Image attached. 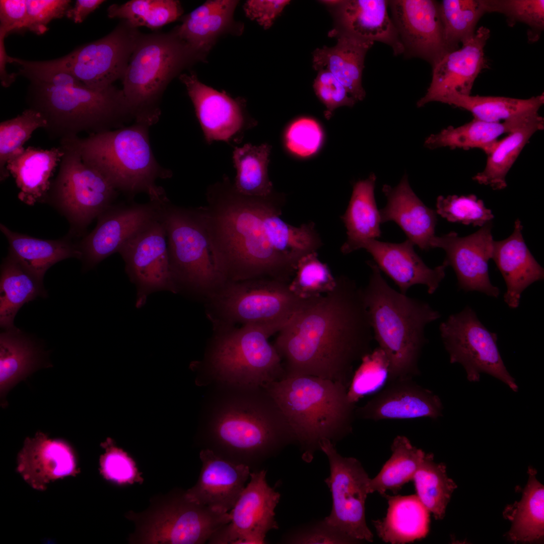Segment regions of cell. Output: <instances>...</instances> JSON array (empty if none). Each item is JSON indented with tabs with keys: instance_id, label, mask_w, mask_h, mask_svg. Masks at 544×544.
<instances>
[{
	"instance_id": "obj_47",
	"label": "cell",
	"mask_w": 544,
	"mask_h": 544,
	"mask_svg": "<svg viewBox=\"0 0 544 544\" xmlns=\"http://www.w3.org/2000/svg\"><path fill=\"white\" fill-rule=\"evenodd\" d=\"M176 0H131L122 4H112L107 9L110 18H119L138 28H161L175 21L182 14Z\"/></svg>"
},
{
	"instance_id": "obj_35",
	"label": "cell",
	"mask_w": 544,
	"mask_h": 544,
	"mask_svg": "<svg viewBox=\"0 0 544 544\" xmlns=\"http://www.w3.org/2000/svg\"><path fill=\"white\" fill-rule=\"evenodd\" d=\"M0 229L9 244V255L41 280L56 263L67 258H82L79 247L66 240L38 239L13 232L2 224Z\"/></svg>"
},
{
	"instance_id": "obj_52",
	"label": "cell",
	"mask_w": 544,
	"mask_h": 544,
	"mask_svg": "<svg viewBox=\"0 0 544 544\" xmlns=\"http://www.w3.org/2000/svg\"><path fill=\"white\" fill-rule=\"evenodd\" d=\"M436 212L451 223L482 227L494 217L491 210L474 194L440 195L437 198Z\"/></svg>"
},
{
	"instance_id": "obj_41",
	"label": "cell",
	"mask_w": 544,
	"mask_h": 544,
	"mask_svg": "<svg viewBox=\"0 0 544 544\" xmlns=\"http://www.w3.org/2000/svg\"><path fill=\"white\" fill-rule=\"evenodd\" d=\"M237 2H206L183 18L182 24L175 28L177 35L199 53L207 50L228 25Z\"/></svg>"
},
{
	"instance_id": "obj_20",
	"label": "cell",
	"mask_w": 544,
	"mask_h": 544,
	"mask_svg": "<svg viewBox=\"0 0 544 544\" xmlns=\"http://www.w3.org/2000/svg\"><path fill=\"white\" fill-rule=\"evenodd\" d=\"M492 224L489 222L478 231L465 237L451 231L441 236H435L432 248H441L446 253L443 261L454 270L459 289L478 291L497 298L499 289L491 283L488 262L492 258L494 240Z\"/></svg>"
},
{
	"instance_id": "obj_26",
	"label": "cell",
	"mask_w": 544,
	"mask_h": 544,
	"mask_svg": "<svg viewBox=\"0 0 544 544\" xmlns=\"http://www.w3.org/2000/svg\"><path fill=\"white\" fill-rule=\"evenodd\" d=\"M414 246L407 239L399 243L371 239L364 242L361 248L371 255L381 271L394 282L400 293L406 294L412 286L423 285L428 293L433 294L444 279L447 266L443 262L434 268L428 267L415 251Z\"/></svg>"
},
{
	"instance_id": "obj_48",
	"label": "cell",
	"mask_w": 544,
	"mask_h": 544,
	"mask_svg": "<svg viewBox=\"0 0 544 544\" xmlns=\"http://www.w3.org/2000/svg\"><path fill=\"white\" fill-rule=\"evenodd\" d=\"M47 122L40 112L29 108L13 118L0 123V180L4 181L10 176L7 169L8 162L24 150L25 143L33 132L45 129Z\"/></svg>"
},
{
	"instance_id": "obj_49",
	"label": "cell",
	"mask_w": 544,
	"mask_h": 544,
	"mask_svg": "<svg viewBox=\"0 0 544 544\" xmlns=\"http://www.w3.org/2000/svg\"><path fill=\"white\" fill-rule=\"evenodd\" d=\"M336 284L328 265L318 258L316 251L298 261L294 277L289 283L291 291L298 297L308 299L331 291Z\"/></svg>"
},
{
	"instance_id": "obj_7",
	"label": "cell",
	"mask_w": 544,
	"mask_h": 544,
	"mask_svg": "<svg viewBox=\"0 0 544 544\" xmlns=\"http://www.w3.org/2000/svg\"><path fill=\"white\" fill-rule=\"evenodd\" d=\"M35 84L30 108L43 116L47 122L44 129L52 139L113 130L133 119L122 89L113 85L99 90Z\"/></svg>"
},
{
	"instance_id": "obj_24",
	"label": "cell",
	"mask_w": 544,
	"mask_h": 544,
	"mask_svg": "<svg viewBox=\"0 0 544 544\" xmlns=\"http://www.w3.org/2000/svg\"><path fill=\"white\" fill-rule=\"evenodd\" d=\"M413 378L397 379L362 406L356 418L375 421L442 416L443 405L438 396L417 384Z\"/></svg>"
},
{
	"instance_id": "obj_1",
	"label": "cell",
	"mask_w": 544,
	"mask_h": 544,
	"mask_svg": "<svg viewBox=\"0 0 544 544\" xmlns=\"http://www.w3.org/2000/svg\"><path fill=\"white\" fill-rule=\"evenodd\" d=\"M373 334L362 288L341 276L279 332L274 346L285 377L312 376L349 388L354 364L372 351Z\"/></svg>"
},
{
	"instance_id": "obj_29",
	"label": "cell",
	"mask_w": 544,
	"mask_h": 544,
	"mask_svg": "<svg viewBox=\"0 0 544 544\" xmlns=\"http://www.w3.org/2000/svg\"><path fill=\"white\" fill-rule=\"evenodd\" d=\"M17 469L31 487L41 490L50 482L78 472L71 447L40 432L26 439L18 454Z\"/></svg>"
},
{
	"instance_id": "obj_53",
	"label": "cell",
	"mask_w": 544,
	"mask_h": 544,
	"mask_svg": "<svg viewBox=\"0 0 544 544\" xmlns=\"http://www.w3.org/2000/svg\"><path fill=\"white\" fill-rule=\"evenodd\" d=\"M324 134L320 124L315 119L303 117L292 122L284 133V143L293 155L307 158L316 154L320 148Z\"/></svg>"
},
{
	"instance_id": "obj_21",
	"label": "cell",
	"mask_w": 544,
	"mask_h": 544,
	"mask_svg": "<svg viewBox=\"0 0 544 544\" xmlns=\"http://www.w3.org/2000/svg\"><path fill=\"white\" fill-rule=\"evenodd\" d=\"M388 6L406 56L423 59L433 67L449 52L438 2L392 0Z\"/></svg>"
},
{
	"instance_id": "obj_31",
	"label": "cell",
	"mask_w": 544,
	"mask_h": 544,
	"mask_svg": "<svg viewBox=\"0 0 544 544\" xmlns=\"http://www.w3.org/2000/svg\"><path fill=\"white\" fill-rule=\"evenodd\" d=\"M329 34L336 37L337 43L333 47L324 46L314 51V68L317 71L327 70L356 101L363 100L366 95L362 85L364 59L374 42L359 39L336 29Z\"/></svg>"
},
{
	"instance_id": "obj_57",
	"label": "cell",
	"mask_w": 544,
	"mask_h": 544,
	"mask_svg": "<svg viewBox=\"0 0 544 544\" xmlns=\"http://www.w3.org/2000/svg\"><path fill=\"white\" fill-rule=\"evenodd\" d=\"M290 2L287 0H250L245 3L244 9L248 18L267 29Z\"/></svg>"
},
{
	"instance_id": "obj_10",
	"label": "cell",
	"mask_w": 544,
	"mask_h": 544,
	"mask_svg": "<svg viewBox=\"0 0 544 544\" xmlns=\"http://www.w3.org/2000/svg\"><path fill=\"white\" fill-rule=\"evenodd\" d=\"M273 327L244 325L214 329L208 362L221 380L252 388L282 379V359L268 338Z\"/></svg>"
},
{
	"instance_id": "obj_43",
	"label": "cell",
	"mask_w": 544,
	"mask_h": 544,
	"mask_svg": "<svg viewBox=\"0 0 544 544\" xmlns=\"http://www.w3.org/2000/svg\"><path fill=\"white\" fill-rule=\"evenodd\" d=\"M391 455L379 473L369 483V493L383 495L387 490L394 493L413 480L426 453L413 446L404 436H397L391 446Z\"/></svg>"
},
{
	"instance_id": "obj_16",
	"label": "cell",
	"mask_w": 544,
	"mask_h": 544,
	"mask_svg": "<svg viewBox=\"0 0 544 544\" xmlns=\"http://www.w3.org/2000/svg\"><path fill=\"white\" fill-rule=\"evenodd\" d=\"M214 432L222 444L246 453L264 452L284 442L295 441L287 421L269 394L255 404L225 409L217 418Z\"/></svg>"
},
{
	"instance_id": "obj_32",
	"label": "cell",
	"mask_w": 544,
	"mask_h": 544,
	"mask_svg": "<svg viewBox=\"0 0 544 544\" xmlns=\"http://www.w3.org/2000/svg\"><path fill=\"white\" fill-rule=\"evenodd\" d=\"M63 154L60 146L49 149L29 146L8 162L7 169L19 189L21 201L33 206L47 197Z\"/></svg>"
},
{
	"instance_id": "obj_56",
	"label": "cell",
	"mask_w": 544,
	"mask_h": 544,
	"mask_svg": "<svg viewBox=\"0 0 544 544\" xmlns=\"http://www.w3.org/2000/svg\"><path fill=\"white\" fill-rule=\"evenodd\" d=\"M70 3L68 0H26L27 17L23 29L43 34L52 20L66 14Z\"/></svg>"
},
{
	"instance_id": "obj_19",
	"label": "cell",
	"mask_w": 544,
	"mask_h": 544,
	"mask_svg": "<svg viewBox=\"0 0 544 544\" xmlns=\"http://www.w3.org/2000/svg\"><path fill=\"white\" fill-rule=\"evenodd\" d=\"M165 195L149 198L144 203L113 204L101 213L95 229L79 247L86 267L91 268L118 252L128 239L158 219Z\"/></svg>"
},
{
	"instance_id": "obj_38",
	"label": "cell",
	"mask_w": 544,
	"mask_h": 544,
	"mask_svg": "<svg viewBox=\"0 0 544 544\" xmlns=\"http://www.w3.org/2000/svg\"><path fill=\"white\" fill-rule=\"evenodd\" d=\"M533 118L498 122L473 118L460 126H448L437 133L431 134L426 139L424 145L431 149L443 147L452 149H480L488 155L501 135L508 134Z\"/></svg>"
},
{
	"instance_id": "obj_50",
	"label": "cell",
	"mask_w": 544,
	"mask_h": 544,
	"mask_svg": "<svg viewBox=\"0 0 544 544\" xmlns=\"http://www.w3.org/2000/svg\"><path fill=\"white\" fill-rule=\"evenodd\" d=\"M389 368L388 358L379 347L365 355L348 388L349 400L356 403L364 396L378 391L388 381Z\"/></svg>"
},
{
	"instance_id": "obj_6",
	"label": "cell",
	"mask_w": 544,
	"mask_h": 544,
	"mask_svg": "<svg viewBox=\"0 0 544 544\" xmlns=\"http://www.w3.org/2000/svg\"><path fill=\"white\" fill-rule=\"evenodd\" d=\"M200 54L168 33L142 34L121 80L135 122L151 126L159 120L162 96L170 81Z\"/></svg>"
},
{
	"instance_id": "obj_45",
	"label": "cell",
	"mask_w": 544,
	"mask_h": 544,
	"mask_svg": "<svg viewBox=\"0 0 544 544\" xmlns=\"http://www.w3.org/2000/svg\"><path fill=\"white\" fill-rule=\"evenodd\" d=\"M413 480L416 495L421 502L435 519H442L451 496L457 487L448 477L445 465L436 463L433 454L426 453Z\"/></svg>"
},
{
	"instance_id": "obj_15",
	"label": "cell",
	"mask_w": 544,
	"mask_h": 544,
	"mask_svg": "<svg viewBox=\"0 0 544 544\" xmlns=\"http://www.w3.org/2000/svg\"><path fill=\"white\" fill-rule=\"evenodd\" d=\"M439 331L450 363L460 364L469 381H479L481 374L485 373L517 391L499 351L497 334L483 324L470 307L449 315L440 324Z\"/></svg>"
},
{
	"instance_id": "obj_18",
	"label": "cell",
	"mask_w": 544,
	"mask_h": 544,
	"mask_svg": "<svg viewBox=\"0 0 544 544\" xmlns=\"http://www.w3.org/2000/svg\"><path fill=\"white\" fill-rule=\"evenodd\" d=\"M280 494L267 483L266 471L250 473L245 486L229 513L230 522L210 540L212 543L261 544L267 532L278 528L275 509Z\"/></svg>"
},
{
	"instance_id": "obj_28",
	"label": "cell",
	"mask_w": 544,
	"mask_h": 544,
	"mask_svg": "<svg viewBox=\"0 0 544 544\" xmlns=\"http://www.w3.org/2000/svg\"><path fill=\"white\" fill-rule=\"evenodd\" d=\"M382 192L387 198L385 206L379 210L381 223L395 222L405 234L407 240L422 251L431 248L437 223L436 211L426 206L410 186L405 174L394 187L384 184Z\"/></svg>"
},
{
	"instance_id": "obj_40",
	"label": "cell",
	"mask_w": 544,
	"mask_h": 544,
	"mask_svg": "<svg viewBox=\"0 0 544 544\" xmlns=\"http://www.w3.org/2000/svg\"><path fill=\"white\" fill-rule=\"evenodd\" d=\"M543 127L544 119L539 115L508 133L498 141L488 155L484 169L474 175L472 179L494 190L505 188L506 177L509 170L533 134Z\"/></svg>"
},
{
	"instance_id": "obj_12",
	"label": "cell",
	"mask_w": 544,
	"mask_h": 544,
	"mask_svg": "<svg viewBox=\"0 0 544 544\" xmlns=\"http://www.w3.org/2000/svg\"><path fill=\"white\" fill-rule=\"evenodd\" d=\"M77 137L59 141L63 154L47 196L51 197L74 226L82 230L113 204L118 191L101 172L83 160Z\"/></svg>"
},
{
	"instance_id": "obj_46",
	"label": "cell",
	"mask_w": 544,
	"mask_h": 544,
	"mask_svg": "<svg viewBox=\"0 0 544 544\" xmlns=\"http://www.w3.org/2000/svg\"><path fill=\"white\" fill-rule=\"evenodd\" d=\"M443 35L449 52L459 48L474 35L486 12L481 0H443L438 2Z\"/></svg>"
},
{
	"instance_id": "obj_55",
	"label": "cell",
	"mask_w": 544,
	"mask_h": 544,
	"mask_svg": "<svg viewBox=\"0 0 544 544\" xmlns=\"http://www.w3.org/2000/svg\"><path fill=\"white\" fill-rule=\"evenodd\" d=\"M313 87L316 95L326 107L324 116L327 119L337 108L344 106L352 107L357 102L345 86L325 69L318 71Z\"/></svg>"
},
{
	"instance_id": "obj_36",
	"label": "cell",
	"mask_w": 544,
	"mask_h": 544,
	"mask_svg": "<svg viewBox=\"0 0 544 544\" xmlns=\"http://www.w3.org/2000/svg\"><path fill=\"white\" fill-rule=\"evenodd\" d=\"M438 102L461 108L470 112L473 118L498 122L518 119H527L538 115L544 103L543 94L528 99L500 96L464 95L449 93Z\"/></svg>"
},
{
	"instance_id": "obj_39",
	"label": "cell",
	"mask_w": 544,
	"mask_h": 544,
	"mask_svg": "<svg viewBox=\"0 0 544 544\" xmlns=\"http://www.w3.org/2000/svg\"><path fill=\"white\" fill-rule=\"evenodd\" d=\"M46 296L43 280L8 255L1 268V327L5 330L15 328L14 320L20 308L38 297Z\"/></svg>"
},
{
	"instance_id": "obj_58",
	"label": "cell",
	"mask_w": 544,
	"mask_h": 544,
	"mask_svg": "<svg viewBox=\"0 0 544 544\" xmlns=\"http://www.w3.org/2000/svg\"><path fill=\"white\" fill-rule=\"evenodd\" d=\"M26 0L0 1V28L7 34L23 30L27 17Z\"/></svg>"
},
{
	"instance_id": "obj_61",
	"label": "cell",
	"mask_w": 544,
	"mask_h": 544,
	"mask_svg": "<svg viewBox=\"0 0 544 544\" xmlns=\"http://www.w3.org/2000/svg\"><path fill=\"white\" fill-rule=\"evenodd\" d=\"M104 2L102 0H77L74 7L67 11L66 15L75 23H81Z\"/></svg>"
},
{
	"instance_id": "obj_27",
	"label": "cell",
	"mask_w": 544,
	"mask_h": 544,
	"mask_svg": "<svg viewBox=\"0 0 544 544\" xmlns=\"http://www.w3.org/2000/svg\"><path fill=\"white\" fill-rule=\"evenodd\" d=\"M335 7L337 30L359 39L378 41L390 46L393 54H403L404 48L395 25L389 17L386 0L322 1Z\"/></svg>"
},
{
	"instance_id": "obj_44",
	"label": "cell",
	"mask_w": 544,
	"mask_h": 544,
	"mask_svg": "<svg viewBox=\"0 0 544 544\" xmlns=\"http://www.w3.org/2000/svg\"><path fill=\"white\" fill-rule=\"evenodd\" d=\"M529 478L521 500L514 506L510 515L512 526L510 538L531 542L541 538L544 533V489L536 479L533 469H528Z\"/></svg>"
},
{
	"instance_id": "obj_51",
	"label": "cell",
	"mask_w": 544,
	"mask_h": 544,
	"mask_svg": "<svg viewBox=\"0 0 544 544\" xmlns=\"http://www.w3.org/2000/svg\"><path fill=\"white\" fill-rule=\"evenodd\" d=\"M486 13L505 15L510 26L516 22L527 25L529 41L538 39L544 28L543 0H481Z\"/></svg>"
},
{
	"instance_id": "obj_5",
	"label": "cell",
	"mask_w": 544,
	"mask_h": 544,
	"mask_svg": "<svg viewBox=\"0 0 544 544\" xmlns=\"http://www.w3.org/2000/svg\"><path fill=\"white\" fill-rule=\"evenodd\" d=\"M150 126L134 122L128 126L77 138L83 160L101 172L118 191L130 196L145 192L151 196L162 187L158 179L171 171L156 160L150 142Z\"/></svg>"
},
{
	"instance_id": "obj_37",
	"label": "cell",
	"mask_w": 544,
	"mask_h": 544,
	"mask_svg": "<svg viewBox=\"0 0 544 544\" xmlns=\"http://www.w3.org/2000/svg\"><path fill=\"white\" fill-rule=\"evenodd\" d=\"M43 366L42 355L34 343L18 328L5 330L0 335V393L1 404L20 381Z\"/></svg>"
},
{
	"instance_id": "obj_60",
	"label": "cell",
	"mask_w": 544,
	"mask_h": 544,
	"mask_svg": "<svg viewBox=\"0 0 544 544\" xmlns=\"http://www.w3.org/2000/svg\"><path fill=\"white\" fill-rule=\"evenodd\" d=\"M33 82L35 84H45L56 88H70L85 86L72 75L64 72H59L43 76Z\"/></svg>"
},
{
	"instance_id": "obj_11",
	"label": "cell",
	"mask_w": 544,
	"mask_h": 544,
	"mask_svg": "<svg viewBox=\"0 0 544 544\" xmlns=\"http://www.w3.org/2000/svg\"><path fill=\"white\" fill-rule=\"evenodd\" d=\"M142 34L138 28L121 20L107 35L62 58L45 61L20 60V72L33 81L64 72L89 88L104 89L122 79Z\"/></svg>"
},
{
	"instance_id": "obj_4",
	"label": "cell",
	"mask_w": 544,
	"mask_h": 544,
	"mask_svg": "<svg viewBox=\"0 0 544 544\" xmlns=\"http://www.w3.org/2000/svg\"><path fill=\"white\" fill-rule=\"evenodd\" d=\"M263 388L284 415L305 457L319 449L321 439L333 443L352 431L357 406L348 398V388L339 382L300 376L284 377Z\"/></svg>"
},
{
	"instance_id": "obj_22",
	"label": "cell",
	"mask_w": 544,
	"mask_h": 544,
	"mask_svg": "<svg viewBox=\"0 0 544 544\" xmlns=\"http://www.w3.org/2000/svg\"><path fill=\"white\" fill-rule=\"evenodd\" d=\"M179 79L186 87L208 143L237 141L256 124L247 118L237 100L202 84L195 74H182Z\"/></svg>"
},
{
	"instance_id": "obj_17",
	"label": "cell",
	"mask_w": 544,
	"mask_h": 544,
	"mask_svg": "<svg viewBox=\"0 0 544 544\" xmlns=\"http://www.w3.org/2000/svg\"><path fill=\"white\" fill-rule=\"evenodd\" d=\"M125 271L137 290L135 306L143 307L152 294L177 293L170 269L166 230L161 217L128 239L119 249Z\"/></svg>"
},
{
	"instance_id": "obj_62",
	"label": "cell",
	"mask_w": 544,
	"mask_h": 544,
	"mask_svg": "<svg viewBox=\"0 0 544 544\" xmlns=\"http://www.w3.org/2000/svg\"><path fill=\"white\" fill-rule=\"evenodd\" d=\"M7 34L4 30L0 28V76L2 85L4 87L10 86L16 76L15 74H9L6 70L8 63H13V57L7 54L5 47L4 39Z\"/></svg>"
},
{
	"instance_id": "obj_30",
	"label": "cell",
	"mask_w": 544,
	"mask_h": 544,
	"mask_svg": "<svg viewBox=\"0 0 544 544\" xmlns=\"http://www.w3.org/2000/svg\"><path fill=\"white\" fill-rule=\"evenodd\" d=\"M523 226L517 219L507 238L494 241L492 258L505 282L504 300L511 308L518 307L522 292L532 283L543 279V268L527 248L522 236Z\"/></svg>"
},
{
	"instance_id": "obj_13",
	"label": "cell",
	"mask_w": 544,
	"mask_h": 544,
	"mask_svg": "<svg viewBox=\"0 0 544 544\" xmlns=\"http://www.w3.org/2000/svg\"><path fill=\"white\" fill-rule=\"evenodd\" d=\"M128 517L137 523L131 541L140 543H203L231 520L229 512L190 502L183 494L143 514L128 513Z\"/></svg>"
},
{
	"instance_id": "obj_9",
	"label": "cell",
	"mask_w": 544,
	"mask_h": 544,
	"mask_svg": "<svg viewBox=\"0 0 544 544\" xmlns=\"http://www.w3.org/2000/svg\"><path fill=\"white\" fill-rule=\"evenodd\" d=\"M170 269L177 293L206 301L223 284L214 264L210 242L199 207L161 201Z\"/></svg>"
},
{
	"instance_id": "obj_14",
	"label": "cell",
	"mask_w": 544,
	"mask_h": 544,
	"mask_svg": "<svg viewBox=\"0 0 544 544\" xmlns=\"http://www.w3.org/2000/svg\"><path fill=\"white\" fill-rule=\"evenodd\" d=\"M319 446L329 460L330 474L325 482L332 497V510L324 519L325 526L349 542H372L373 535L365 514L370 479L357 459L342 456L329 439H321Z\"/></svg>"
},
{
	"instance_id": "obj_59",
	"label": "cell",
	"mask_w": 544,
	"mask_h": 544,
	"mask_svg": "<svg viewBox=\"0 0 544 544\" xmlns=\"http://www.w3.org/2000/svg\"><path fill=\"white\" fill-rule=\"evenodd\" d=\"M326 529H316L301 534L293 540L298 543H345L350 542L344 536L326 527Z\"/></svg>"
},
{
	"instance_id": "obj_23",
	"label": "cell",
	"mask_w": 544,
	"mask_h": 544,
	"mask_svg": "<svg viewBox=\"0 0 544 544\" xmlns=\"http://www.w3.org/2000/svg\"><path fill=\"white\" fill-rule=\"evenodd\" d=\"M490 36L488 28L479 27L460 48L449 52L433 66L430 86L425 95L417 102V106L438 102L450 92L470 95L475 79L486 67L484 48Z\"/></svg>"
},
{
	"instance_id": "obj_8",
	"label": "cell",
	"mask_w": 544,
	"mask_h": 544,
	"mask_svg": "<svg viewBox=\"0 0 544 544\" xmlns=\"http://www.w3.org/2000/svg\"><path fill=\"white\" fill-rule=\"evenodd\" d=\"M289 283L271 278L223 283L205 302L214 329L255 325L279 332L313 299L296 296Z\"/></svg>"
},
{
	"instance_id": "obj_25",
	"label": "cell",
	"mask_w": 544,
	"mask_h": 544,
	"mask_svg": "<svg viewBox=\"0 0 544 544\" xmlns=\"http://www.w3.org/2000/svg\"><path fill=\"white\" fill-rule=\"evenodd\" d=\"M202 467L196 484L183 495L189 501L220 513L231 511L250 478L249 466L225 459L210 449L200 453Z\"/></svg>"
},
{
	"instance_id": "obj_54",
	"label": "cell",
	"mask_w": 544,
	"mask_h": 544,
	"mask_svg": "<svg viewBox=\"0 0 544 544\" xmlns=\"http://www.w3.org/2000/svg\"><path fill=\"white\" fill-rule=\"evenodd\" d=\"M105 452L100 458L103 477L118 484L139 482L140 477L133 460L122 449L107 440L103 443Z\"/></svg>"
},
{
	"instance_id": "obj_3",
	"label": "cell",
	"mask_w": 544,
	"mask_h": 544,
	"mask_svg": "<svg viewBox=\"0 0 544 544\" xmlns=\"http://www.w3.org/2000/svg\"><path fill=\"white\" fill-rule=\"evenodd\" d=\"M367 263L371 274L363 297L373 338L389 361L387 382L413 378L420 374L419 361L427 342L425 328L441 314L428 303L391 287L373 260Z\"/></svg>"
},
{
	"instance_id": "obj_33",
	"label": "cell",
	"mask_w": 544,
	"mask_h": 544,
	"mask_svg": "<svg viewBox=\"0 0 544 544\" xmlns=\"http://www.w3.org/2000/svg\"><path fill=\"white\" fill-rule=\"evenodd\" d=\"M376 181V176L371 173L353 185L348 207L341 217L347 236L341 248L343 254L361 249L366 241L381 236L380 212L374 195Z\"/></svg>"
},
{
	"instance_id": "obj_34",
	"label": "cell",
	"mask_w": 544,
	"mask_h": 544,
	"mask_svg": "<svg viewBox=\"0 0 544 544\" xmlns=\"http://www.w3.org/2000/svg\"><path fill=\"white\" fill-rule=\"evenodd\" d=\"M386 515L373 521L378 536L392 544L405 543L424 538L428 533L430 512L416 495L390 496Z\"/></svg>"
},
{
	"instance_id": "obj_42",
	"label": "cell",
	"mask_w": 544,
	"mask_h": 544,
	"mask_svg": "<svg viewBox=\"0 0 544 544\" xmlns=\"http://www.w3.org/2000/svg\"><path fill=\"white\" fill-rule=\"evenodd\" d=\"M270 149L267 144H247L234 149L233 160L236 176L233 185L238 192L256 197H265L274 193L267 173Z\"/></svg>"
},
{
	"instance_id": "obj_2",
	"label": "cell",
	"mask_w": 544,
	"mask_h": 544,
	"mask_svg": "<svg viewBox=\"0 0 544 544\" xmlns=\"http://www.w3.org/2000/svg\"><path fill=\"white\" fill-rule=\"evenodd\" d=\"M199 207L215 268L224 283L271 278L290 283L296 269L282 244L283 200L243 195L224 177Z\"/></svg>"
}]
</instances>
